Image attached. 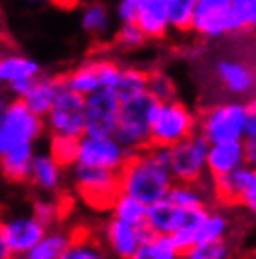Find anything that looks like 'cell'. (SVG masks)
Masks as SVG:
<instances>
[{
    "mask_svg": "<svg viewBox=\"0 0 256 259\" xmlns=\"http://www.w3.org/2000/svg\"><path fill=\"white\" fill-rule=\"evenodd\" d=\"M120 192L144 205H155L167 199L176 181L170 171V149L150 145L148 149L133 152L127 163L118 173Z\"/></svg>",
    "mask_w": 256,
    "mask_h": 259,
    "instance_id": "obj_1",
    "label": "cell"
},
{
    "mask_svg": "<svg viewBox=\"0 0 256 259\" xmlns=\"http://www.w3.org/2000/svg\"><path fill=\"white\" fill-rule=\"evenodd\" d=\"M159 102L150 92L123 100L114 137L133 154L152 145V126Z\"/></svg>",
    "mask_w": 256,
    "mask_h": 259,
    "instance_id": "obj_2",
    "label": "cell"
},
{
    "mask_svg": "<svg viewBox=\"0 0 256 259\" xmlns=\"http://www.w3.org/2000/svg\"><path fill=\"white\" fill-rule=\"evenodd\" d=\"M247 105L243 100H224L199 113V134L210 145L243 141Z\"/></svg>",
    "mask_w": 256,
    "mask_h": 259,
    "instance_id": "obj_3",
    "label": "cell"
},
{
    "mask_svg": "<svg viewBox=\"0 0 256 259\" xmlns=\"http://www.w3.org/2000/svg\"><path fill=\"white\" fill-rule=\"evenodd\" d=\"M199 132V113L183 100L163 102L157 107L152 126V145L172 149Z\"/></svg>",
    "mask_w": 256,
    "mask_h": 259,
    "instance_id": "obj_4",
    "label": "cell"
},
{
    "mask_svg": "<svg viewBox=\"0 0 256 259\" xmlns=\"http://www.w3.org/2000/svg\"><path fill=\"white\" fill-rule=\"evenodd\" d=\"M191 32L206 41L245 32L234 0H199L193 15Z\"/></svg>",
    "mask_w": 256,
    "mask_h": 259,
    "instance_id": "obj_5",
    "label": "cell"
},
{
    "mask_svg": "<svg viewBox=\"0 0 256 259\" xmlns=\"http://www.w3.org/2000/svg\"><path fill=\"white\" fill-rule=\"evenodd\" d=\"M47 132L45 118L28 109L21 98H12L0 124V156L19 147L36 145Z\"/></svg>",
    "mask_w": 256,
    "mask_h": 259,
    "instance_id": "obj_6",
    "label": "cell"
},
{
    "mask_svg": "<svg viewBox=\"0 0 256 259\" xmlns=\"http://www.w3.org/2000/svg\"><path fill=\"white\" fill-rule=\"evenodd\" d=\"M71 184L86 207L105 212L120 194V177L114 171L75 165L71 167Z\"/></svg>",
    "mask_w": 256,
    "mask_h": 259,
    "instance_id": "obj_7",
    "label": "cell"
},
{
    "mask_svg": "<svg viewBox=\"0 0 256 259\" xmlns=\"http://www.w3.org/2000/svg\"><path fill=\"white\" fill-rule=\"evenodd\" d=\"M122 64L110 57H92L62 75L64 84L81 96H90L101 89H114Z\"/></svg>",
    "mask_w": 256,
    "mask_h": 259,
    "instance_id": "obj_8",
    "label": "cell"
},
{
    "mask_svg": "<svg viewBox=\"0 0 256 259\" xmlns=\"http://www.w3.org/2000/svg\"><path fill=\"white\" fill-rule=\"evenodd\" d=\"M45 126L51 136L81 137L86 136V98L62 87L56 102L45 117Z\"/></svg>",
    "mask_w": 256,
    "mask_h": 259,
    "instance_id": "obj_9",
    "label": "cell"
},
{
    "mask_svg": "<svg viewBox=\"0 0 256 259\" xmlns=\"http://www.w3.org/2000/svg\"><path fill=\"white\" fill-rule=\"evenodd\" d=\"M208 152L210 143L199 132L185 141L174 145L170 149V171L174 181L181 184H199L210 179Z\"/></svg>",
    "mask_w": 256,
    "mask_h": 259,
    "instance_id": "obj_10",
    "label": "cell"
},
{
    "mask_svg": "<svg viewBox=\"0 0 256 259\" xmlns=\"http://www.w3.org/2000/svg\"><path fill=\"white\" fill-rule=\"evenodd\" d=\"M129 156L131 152L114 136H84L79 143L77 165L120 173Z\"/></svg>",
    "mask_w": 256,
    "mask_h": 259,
    "instance_id": "obj_11",
    "label": "cell"
},
{
    "mask_svg": "<svg viewBox=\"0 0 256 259\" xmlns=\"http://www.w3.org/2000/svg\"><path fill=\"white\" fill-rule=\"evenodd\" d=\"M96 233L112 259H129L144 240L154 235L146 226L135 227L112 216L103 222Z\"/></svg>",
    "mask_w": 256,
    "mask_h": 259,
    "instance_id": "obj_12",
    "label": "cell"
},
{
    "mask_svg": "<svg viewBox=\"0 0 256 259\" xmlns=\"http://www.w3.org/2000/svg\"><path fill=\"white\" fill-rule=\"evenodd\" d=\"M215 199L221 205H239L256 214V169L243 165L230 175L212 179Z\"/></svg>",
    "mask_w": 256,
    "mask_h": 259,
    "instance_id": "obj_13",
    "label": "cell"
},
{
    "mask_svg": "<svg viewBox=\"0 0 256 259\" xmlns=\"http://www.w3.org/2000/svg\"><path fill=\"white\" fill-rule=\"evenodd\" d=\"M122 100L112 89L86 96V136H114Z\"/></svg>",
    "mask_w": 256,
    "mask_h": 259,
    "instance_id": "obj_14",
    "label": "cell"
},
{
    "mask_svg": "<svg viewBox=\"0 0 256 259\" xmlns=\"http://www.w3.org/2000/svg\"><path fill=\"white\" fill-rule=\"evenodd\" d=\"M213 77L232 100L252 98L256 91V70L239 59H219L213 64Z\"/></svg>",
    "mask_w": 256,
    "mask_h": 259,
    "instance_id": "obj_15",
    "label": "cell"
},
{
    "mask_svg": "<svg viewBox=\"0 0 256 259\" xmlns=\"http://www.w3.org/2000/svg\"><path fill=\"white\" fill-rule=\"evenodd\" d=\"M39 75H43L41 66L34 59L17 53L0 55V84L10 92L12 98L23 96Z\"/></svg>",
    "mask_w": 256,
    "mask_h": 259,
    "instance_id": "obj_16",
    "label": "cell"
},
{
    "mask_svg": "<svg viewBox=\"0 0 256 259\" xmlns=\"http://www.w3.org/2000/svg\"><path fill=\"white\" fill-rule=\"evenodd\" d=\"M2 224H4L8 246L15 255V259H21L25 253L30 252L49 231L32 212L13 214V216L2 218Z\"/></svg>",
    "mask_w": 256,
    "mask_h": 259,
    "instance_id": "obj_17",
    "label": "cell"
},
{
    "mask_svg": "<svg viewBox=\"0 0 256 259\" xmlns=\"http://www.w3.org/2000/svg\"><path fill=\"white\" fill-rule=\"evenodd\" d=\"M66 171L51 156V152H36L28 175V184L43 195H62Z\"/></svg>",
    "mask_w": 256,
    "mask_h": 259,
    "instance_id": "obj_18",
    "label": "cell"
},
{
    "mask_svg": "<svg viewBox=\"0 0 256 259\" xmlns=\"http://www.w3.org/2000/svg\"><path fill=\"white\" fill-rule=\"evenodd\" d=\"M135 25L148 39L167 38L168 32H172L167 0H139V15Z\"/></svg>",
    "mask_w": 256,
    "mask_h": 259,
    "instance_id": "obj_19",
    "label": "cell"
},
{
    "mask_svg": "<svg viewBox=\"0 0 256 259\" xmlns=\"http://www.w3.org/2000/svg\"><path fill=\"white\" fill-rule=\"evenodd\" d=\"M167 199L174 203L176 207L183 208V210H202V208L215 207V192H213L212 177L206 179L204 182L199 184H181L176 182L170 192H168Z\"/></svg>",
    "mask_w": 256,
    "mask_h": 259,
    "instance_id": "obj_20",
    "label": "cell"
},
{
    "mask_svg": "<svg viewBox=\"0 0 256 259\" xmlns=\"http://www.w3.org/2000/svg\"><path fill=\"white\" fill-rule=\"evenodd\" d=\"M247 165L245 160V143L243 141H230V143H217L210 145L208 152V171L210 177H224L230 175L237 169Z\"/></svg>",
    "mask_w": 256,
    "mask_h": 259,
    "instance_id": "obj_21",
    "label": "cell"
},
{
    "mask_svg": "<svg viewBox=\"0 0 256 259\" xmlns=\"http://www.w3.org/2000/svg\"><path fill=\"white\" fill-rule=\"evenodd\" d=\"M62 87H64L62 75H39L28 87V91L21 96V100L25 102L28 109H32L36 115L45 118L51 111L52 104L56 102Z\"/></svg>",
    "mask_w": 256,
    "mask_h": 259,
    "instance_id": "obj_22",
    "label": "cell"
},
{
    "mask_svg": "<svg viewBox=\"0 0 256 259\" xmlns=\"http://www.w3.org/2000/svg\"><path fill=\"white\" fill-rule=\"evenodd\" d=\"M187 214H189V210H183V208L176 207L174 203H170L168 199H163L148 207L146 227L154 235L172 237L185 224Z\"/></svg>",
    "mask_w": 256,
    "mask_h": 259,
    "instance_id": "obj_23",
    "label": "cell"
},
{
    "mask_svg": "<svg viewBox=\"0 0 256 259\" xmlns=\"http://www.w3.org/2000/svg\"><path fill=\"white\" fill-rule=\"evenodd\" d=\"M81 26L94 39H107L114 36V17L101 0H88L81 8Z\"/></svg>",
    "mask_w": 256,
    "mask_h": 259,
    "instance_id": "obj_24",
    "label": "cell"
},
{
    "mask_svg": "<svg viewBox=\"0 0 256 259\" xmlns=\"http://www.w3.org/2000/svg\"><path fill=\"white\" fill-rule=\"evenodd\" d=\"M60 259H112L105 250L96 229L75 227V235Z\"/></svg>",
    "mask_w": 256,
    "mask_h": 259,
    "instance_id": "obj_25",
    "label": "cell"
},
{
    "mask_svg": "<svg viewBox=\"0 0 256 259\" xmlns=\"http://www.w3.org/2000/svg\"><path fill=\"white\" fill-rule=\"evenodd\" d=\"M34 156H36V145H26V147H19V149H13L6 154H2L0 156L2 177L13 184L28 182Z\"/></svg>",
    "mask_w": 256,
    "mask_h": 259,
    "instance_id": "obj_26",
    "label": "cell"
},
{
    "mask_svg": "<svg viewBox=\"0 0 256 259\" xmlns=\"http://www.w3.org/2000/svg\"><path fill=\"white\" fill-rule=\"evenodd\" d=\"M75 235V227L58 226L49 229L38 244L21 259H60Z\"/></svg>",
    "mask_w": 256,
    "mask_h": 259,
    "instance_id": "obj_27",
    "label": "cell"
},
{
    "mask_svg": "<svg viewBox=\"0 0 256 259\" xmlns=\"http://www.w3.org/2000/svg\"><path fill=\"white\" fill-rule=\"evenodd\" d=\"M109 214L116 220H122L125 224H131L135 227H144L146 226V216H148V205L142 201L135 199L127 194L116 195V199L110 205Z\"/></svg>",
    "mask_w": 256,
    "mask_h": 259,
    "instance_id": "obj_28",
    "label": "cell"
},
{
    "mask_svg": "<svg viewBox=\"0 0 256 259\" xmlns=\"http://www.w3.org/2000/svg\"><path fill=\"white\" fill-rule=\"evenodd\" d=\"M32 214L47 229L64 226L66 218V199L64 195H43L34 201Z\"/></svg>",
    "mask_w": 256,
    "mask_h": 259,
    "instance_id": "obj_29",
    "label": "cell"
},
{
    "mask_svg": "<svg viewBox=\"0 0 256 259\" xmlns=\"http://www.w3.org/2000/svg\"><path fill=\"white\" fill-rule=\"evenodd\" d=\"M112 91H116L122 102L148 92V70L139 66H122L120 77Z\"/></svg>",
    "mask_w": 256,
    "mask_h": 259,
    "instance_id": "obj_30",
    "label": "cell"
},
{
    "mask_svg": "<svg viewBox=\"0 0 256 259\" xmlns=\"http://www.w3.org/2000/svg\"><path fill=\"white\" fill-rule=\"evenodd\" d=\"M232 220L230 216L221 208H210L206 218L200 224L199 229V242H219L226 240L230 235Z\"/></svg>",
    "mask_w": 256,
    "mask_h": 259,
    "instance_id": "obj_31",
    "label": "cell"
},
{
    "mask_svg": "<svg viewBox=\"0 0 256 259\" xmlns=\"http://www.w3.org/2000/svg\"><path fill=\"white\" fill-rule=\"evenodd\" d=\"M129 259H181V250L174 244L170 237L152 235Z\"/></svg>",
    "mask_w": 256,
    "mask_h": 259,
    "instance_id": "obj_32",
    "label": "cell"
},
{
    "mask_svg": "<svg viewBox=\"0 0 256 259\" xmlns=\"http://www.w3.org/2000/svg\"><path fill=\"white\" fill-rule=\"evenodd\" d=\"M79 143H81V139H75V137L51 136V139H49V152L62 167L70 171L73 165H77Z\"/></svg>",
    "mask_w": 256,
    "mask_h": 259,
    "instance_id": "obj_33",
    "label": "cell"
},
{
    "mask_svg": "<svg viewBox=\"0 0 256 259\" xmlns=\"http://www.w3.org/2000/svg\"><path fill=\"white\" fill-rule=\"evenodd\" d=\"M199 0H167L168 15H170V28L176 34L191 32L193 15Z\"/></svg>",
    "mask_w": 256,
    "mask_h": 259,
    "instance_id": "obj_34",
    "label": "cell"
},
{
    "mask_svg": "<svg viewBox=\"0 0 256 259\" xmlns=\"http://www.w3.org/2000/svg\"><path fill=\"white\" fill-rule=\"evenodd\" d=\"M148 92L163 104L178 98V84L167 71L163 70H148Z\"/></svg>",
    "mask_w": 256,
    "mask_h": 259,
    "instance_id": "obj_35",
    "label": "cell"
},
{
    "mask_svg": "<svg viewBox=\"0 0 256 259\" xmlns=\"http://www.w3.org/2000/svg\"><path fill=\"white\" fill-rule=\"evenodd\" d=\"M232 248L228 240L219 242H197L181 253V259H230Z\"/></svg>",
    "mask_w": 256,
    "mask_h": 259,
    "instance_id": "obj_36",
    "label": "cell"
},
{
    "mask_svg": "<svg viewBox=\"0 0 256 259\" xmlns=\"http://www.w3.org/2000/svg\"><path fill=\"white\" fill-rule=\"evenodd\" d=\"M114 44L122 51H135V49H141L144 44L148 41V38L144 36L139 26L135 23H127V25H120L114 32Z\"/></svg>",
    "mask_w": 256,
    "mask_h": 259,
    "instance_id": "obj_37",
    "label": "cell"
},
{
    "mask_svg": "<svg viewBox=\"0 0 256 259\" xmlns=\"http://www.w3.org/2000/svg\"><path fill=\"white\" fill-rule=\"evenodd\" d=\"M137 15H139V0H118L114 17L120 25L137 23Z\"/></svg>",
    "mask_w": 256,
    "mask_h": 259,
    "instance_id": "obj_38",
    "label": "cell"
},
{
    "mask_svg": "<svg viewBox=\"0 0 256 259\" xmlns=\"http://www.w3.org/2000/svg\"><path fill=\"white\" fill-rule=\"evenodd\" d=\"M234 4L245 30H256V0H237Z\"/></svg>",
    "mask_w": 256,
    "mask_h": 259,
    "instance_id": "obj_39",
    "label": "cell"
},
{
    "mask_svg": "<svg viewBox=\"0 0 256 259\" xmlns=\"http://www.w3.org/2000/svg\"><path fill=\"white\" fill-rule=\"evenodd\" d=\"M247 124H245V139H256V96L247 102Z\"/></svg>",
    "mask_w": 256,
    "mask_h": 259,
    "instance_id": "obj_40",
    "label": "cell"
},
{
    "mask_svg": "<svg viewBox=\"0 0 256 259\" xmlns=\"http://www.w3.org/2000/svg\"><path fill=\"white\" fill-rule=\"evenodd\" d=\"M245 143V160L247 165L256 169V139H243Z\"/></svg>",
    "mask_w": 256,
    "mask_h": 259,
    "instance_id": "obj_41",
    "label": "cell"
},
{
    "mask_svg": "<svg viewBox=\"0 0 256 259\" xmlns=\"http://www.w3.org/2000/svg\"><path fill=\"white\" fill-rule=\"evenodd\" d=\"M0 259H15V255L12 253L10 246H8L6 235H4V224L0 218Z\"/></svg>",
    "mask_w": 256,
    "mask_h": 259,
    "instance_id": "obj_42",
    "label": "cell"
},
{
    "mask_svg": "<svg viewBox=\"0 0 256 259\" xmlns=\"http://www.w3.org/2000/svg\"><path fill=\"white\" fill-rule=\"evenodd\" d=\"M84 2H88V0H52V4H56L62 10H73V8L84 4Z\"/></svg>",
    "mask_w": 256,
    "mask_h": 259,
    "instance_id": "obj_43",
    "label": "cell"
},
{
    "mask_svg": "<svg viewBox=\"0 0 256 259\" xmlns=\"http://www.w3.org/2000/svg\"><path fill=\"white\" fill-rule=\"evenodd\" d=\"M10 102H12V98L0 100V124H2V120H4V117H6V111H8V105H10Z\"/></svg>",
    "mask_w": 256,
    "mask_h": 259,
    "instance_id": "obj_44",
    "label": "cell"
},
{
    "mask_svg": "<svg viewBox=\"0 0 256 259\" xmlns=\"http://www.w3.org/2000/svg\"><path fill=\"white\" fill-rule=\"evenodd\" d=\"M26 4H32V6H41V4H47V2H52V0H23Z\"/></svg>",
    "mask_w": 256,
    "mask_h": 259,
    "instance_id": "obj_45",
    "label": "cell"
},
{
    "mask_svg": "<svg viewBox=\"0 0 256 259\" xmlns=\"http://www.w3.org/2000/svg\"><path fill=\"white\" fill-rule=\"evenodd\" d=\"M234 2H237V0H234Z\"/></svg>",
    "mask_w": 256,
    "mask_h": 259,
    "instance_id": "obj_46",
    "label": "cell"
}]
</instances>
